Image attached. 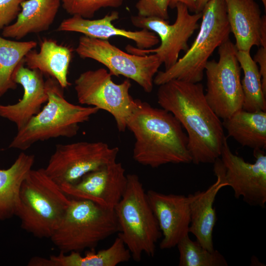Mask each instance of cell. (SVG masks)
<instances>
[{
  "mask_svg": "<svg viewBox=\"0 0 266 266\" xmlns=\"http://www.w3.org/2000/svg\"><path fill=\"white\" fill-rule=\"evenodd\" d=\"M127 177L126 190L114 211L119 227L118 236L138 262L143 254L155 255L162 235L139 177L133 173Z\"/></svg>",
  "mask_w": 266,
  "mask_h": 266,
  "instance_id": "6",
  "label": "cell"
},
{
  "mask_svg": "<svg viewBox=\"0 0 266 266\" xmlns=\"http://www.w3.org/2000/svg\"><path fill=\"white\" fill-rule=\"evenodd\" d=\"M71 56L72 50L69 47L44 38L40 42L39 51L30 50L24 58V62L28 68L54 78L65 89L70 85L67 73Z\"/></svg>",
  "mask_w": 266,
  "mask_h": 266,
  "instance_id": "22",
  "label": "cell"
},
{
  "mask_svg": "<svg viewBox=\"0 0 266 266\" xmlns=\"http://www.w3.org/2000/svg\"><path fill=\"white\" fill-rule=\"evenodd\" d=\"M111 77L104 68L86 70L75 80L74 90L80 104L108 112L114 117L118 130L124 132L137 99L130 94L129 79L116 84Z\"/></svg>",
  "mask_w": 266,
  "mask_h": 266,
  "instance_id": "8",
  "label": "cell"
},
{
  "mask_svg": "<svg viewBox=\"0 0 266 266\" xmlns=\"http://www.w3.org/2000/svg\"><path fill=\"white\" fill-rule=\"evenodd\" d=\"M179 266H227L224 256L218 250L210 251L197 240L193 241L189 234L177 244Z\"/></svg>",
  "mask_w": 266,
  "mask_h": 266,
  "instance_id": "27",
  "label": "cell"
},
{
  "mask_svg": "<svg viewBox=\"0 0 266 266\" xmlns=\"http://www.w3.org/2000/svg\"><path fill=\"white\" fill-rule=\"evenodd\" d=\"M75 51L81 58L91 59L105 66L112 76L133 80L148 93L153 89L154 78L162 64L156 54L126 53L108 40L85 35L79 37Z\"/></svg>",
  "mask_w": 266,
  "mask_h": 266,
  "instance_id": "10",
  "label": "cell"
},
{
  "mask_svg": "<svg viewBox=\"0 0 266 266\" xmlns=\"http://www.w3.org/2000/svg\"><path fill=\"white\" fill-rule=\"evenodd\" d=\"M228 135L243 146L264 150L266 147V111L241 109L223 120Z\"/></svg>",
  "mask_w": 266,
  "mask_h": 266,
  "instance_id": "24",
  "label": "cell"
},
{
  "mask_svg": "<svg viewBox=\"0 0 266 266\" xmlns=\"http://www.w3.org/2000/svg\"><path fill=\"white\" fill-rule=\"evenodd\" d=\"M254 163L233 154L225 140L221 154L213 164L214 173L220 174L233 191L250 206L265 208L266 203V155L262 149L254 150Z\"/></svg>",
  "mask_w": 266,
  "mask_h": 266,
  "instance_id": "13",
  "label": "cell"
},
{
  "mask_svg": "<svg viewBox=\"0 0 266 266\" xmlns=\"http://www.w3.org/2000/svg\"><path fill=\"white\" fill-rule=\"evenodd\" d=\"M132 258L129 250L118 236L107 248L96 252L90 249L82 256L79 252L69 254L61 252L49 258L33 257L28 262L30 266H116L130 261Z\"/></svg>",
  "mask_w": 266,
  "mask_h": 266,
  "instance_id": "20",
  "label": "cell"
},
{
  "mask_svg": "<svg viewBox=\"0 0 266 266\" xmlns=\"http://www.w3.org/2000/svg\"><path fill=\"white\" fill-rule=\"evenodd\" d=\"M70 201L44 168L32 169L22 182L15 216L25 231L37 238H50Z\"/></svg>",
  "mask_w": 266,
  "mask_h": 266,
  "instance_id": "4",
  "label": "cell"
},
{
  "mask_svg": "<svg viewBox=\"0 0 266 266\" xmlns=\"http://www.w3.org/2000/svg\"><path fill=\"white\" fill-rule=\"evenodd\" d=\"M237 58L243 72L241 80L243 93L242 109L249 112L266 111V94L263 89L257 63L251 57L250 51H237Z\"/></svg>",
  "mask_w": 266,
  "mask_h": 266,
  "instance_id": "25",
  "label": "cell"
},
{
  "mask_svg": "<svg viewBox=\"0 0 266 266\" xmlns=\"http://www.w3.org/2000/svg\"><path fill=\"white\" fill-rule=\"evenodd\" d=\"M34 161L33 155L21 152L10 167L0 168V221L15 215L22 182Z\"/></svg>",
  "mask_w": 266,
  "mask_h": 266,
  "instance_id": "23",
  "label": "cell"
},
{
  "mask_svg": "<svg viewBox=\"0 0 266 266\" xmlns=\"http://www.w3.org/2000/svg\"><path fill=\"white\" fill-rule=\"evenodd\" d=\"M25 0H0V31L16 20Z\"/></svg>",
  "mask_w": 266,
  "mask_h": 266,
  "instance_id": "30",
  "label": "cell"
},
{
  "mask_svg": "<svg viewBox=\"0 0 266 266\" xmlns=\"http://www.w3.org/2000/svg\"><path fill=\"white\" fill-rule=\"evenodd\" d=\"M266 10V0H261Z\"/></svg>",
  "mask_w": 266,
  "mask_h": 266,
  "instance_id": "34",
  "label": "cell"
},
{
  "mask_svg": "<svg viewBox=\"0 0 266 266\" xmlns=\"http://www.w3.org/2000/svg\"><path fill=\"white\" fill-rule=\"evenodd\" d=\"M13 79L23 88L22 98L13 104H0V117L14 123L18 131L39 113L47 101L48 95L43 74L26 67L24 59L15 70Z\"/></svg>",
  "mask_w": 266,
  "mask_h": 266,
  "instance_id": "16",
  "label": "cell"
},
{
  "mask_svg": "<svg viewBox=\"0 0 266 266\" xmlns=\"http://www.w3.org/2000/svg\"><path fill=\"white\" fill-rule=\"evenodd\" d=\"M157 97L161 108L186 130L192 163H213L220 157L227 138L222 122L208 104L200 82L171 80L159 86Z\"/></svg>",
  "mask_w": 266,
  "mask_h": 266,
  "instance_id": "1",
  "label": "cell"
},
{
  "mask_svg": "<svg viewBox=\"0 0 266 266\" xmlns=\"http://www.w3.org/2000/svg\"><path fill=\"white\" fill-rule=\"evenodd\" d=\"M176 18L174 23L170 24L166 20L156 17L133 16L131 22L133 26L153 32L158 36L160 45L155 49H141L128 45L127 51L138 55L156 54L165 69L173 66L179 59L180 52H185L189 46L188 41L196 30L199 28V21L202 13L190 14L188 7L184 4H177Z\"/></svg>",
  "mask_w": 266,
  "mask_h": 266,
  "instance_id": "11",
  "label": "cell"
},
{
  "mask_svg": "<svg viewBox=\"0 0 266 266\" xmlns=\"http://www.w3.org/2000/svg\"><path fill=\"white\" fill-rule=\"evenodd\" d=\"M211 0H196L195 13H201L205 5Z\"/></svg>",
  "mask_w": 266,
  "mask_h": 266,
  "instance_id": "33",
  "label": "cell"
},
{
  "mask_svg": "<svg viewBox=\"0 0 266 266\" xmlns=\"http://www.w3.org/2000/svg\"><path fill=\"white\" fill-rule=\"evenodd\" d=\"M127 177L121 163L116 161L91 171L72 184L61 185L72 199L92 201L114 210L127 187Z\"/></svg>",
  "mask_w": 266,
  "mask_h": 266,
  "instance_id": "14",
  "label": "cell"
},
{
  "mask_svg": "<svg viewBox=\"0 0 266 266\" xmlns=\"http://www.w3.org/2000/svg\"><path fill=\"white\" fill-rule=\"evenodd\" d=\"M45 84L48 95L46 105L17 131L9 148L25 151L38 141L73 137L77 134L80 124L88 122L99 111L94 106L69 102L64 97V89L54 78L49 76Z\"/></svg>",
  "mask_w": 266,
  "mask_h": 266,
  "instance_id": "3",
  "label": "cell"
},
{
  "mask_svg": "<svg viewBox=\"0 0 266 266\" xmlns=\"http://www.w3.org/2000/svg\"><path fill=\"white\" fill-rule=\"evenodd\" d=\"M61 4L60 0H25L15 21L2 30V36L18 40L29 34L47 31Z\"/></svg>",
  "mask_w": 266,
  "mask_h": 266,
  "instance_id": "21",
  "label": "cell"
},
{
  "mask_svg": "<svg viewBox=\"0 0 266 266\" xmlns=\"http://www.w3.org/2000/svg\"><path fill=\"white\" fill-rule=\"evenodd\" d=\"M146 195L163 236L160 248L168 249L176 246L189 233L191 215L188 196L165 194L153 190L147 191Z\"/></svg>",
  "mask_w": 266,
  "mask_h": 266,
  "instance_id": "15",
  "label": "cell"
},
{
  "mask_svg": "<svg viewBox=\"0 0 266 266\" xmlns=\"http://www.w3.org/2000/svg\"><path fill=\"white\" fill-rule=\"evenodd\" d=\"M214 174L217 177L216 181L206 190L198 191L188 195L191 215L189 233L195 236L202 247L210 251L215 250L213 233L217 220L214 203L219 191L228 186L220 174Z\"/></svg>",
  "mask_w": 266,
  "mask_h": 266,
  "instance_id": "19",
  "label": "cell"
},
{
  "mask_svg": "<svg viewBox=\"0 0 266 266\" xmlns=\"http://www.w3.org/2000/svg\"><path fill=\"white\" fill-rule=\"evenodd\" d=\"M237 51L234 44L229 39L218 47V61H208L205 67V97L213 111L223 120L242 109L243 93Z\"/></svg>",
  "mask_w": 266,
  "mask_h": 266,
  "instance_id": "9",
  "label": "cell"
},
{
  "mask_svg": "<svg viewBox=\"0 0 266 266\" xmlns=\"http://www.w3.org/2000/svg\"><path fill=\"white\" fill-rule=\"evenodd\" d=\"M260 47L253 59L260 66L259 69L262 79L263 89L266 94V47Z\"/></svg>",
  "mask_w": 266,
  "mask_h": 266,
  "instance_id": "31",
  "label": "cell"
},
{
  "mask_svg": "<svg viewBox=\"0 0 266 266\" xmlns=\"http://www.w3.org/2000/svg\"><path fill=\"white\" fill-rule=\"evenodd\" d=\"M119 151L100 141L58 144L44 169L60 186L72 184L89 172L116 161Z\"/></svg>",
  "mask_w": 266,
  "mask_h": 266,
  "instance_id": "12",
  "label": "cell"
},
{
  "mask_svg": "<svg viewBox=\"0 0 266 266\" xmlns=\"http://www.w3.org/2000/svg\"><path fill=\"white\" fill-rule=\"evenodd\" d=\"M196 0H169L168 7L171 9L175 8L177 3L185 4L190 12L195 13L196 9Z\"/></svg>",
  "mask_w": 266,
  "mask_h": 266,
  "instance_id": "32",
  "label": "cell"
},
{
  "mask_svg": "<svg viewBox=\"0 0 266 266\" xmlns=\"http://www.w3.org/2000/svg\"><path fill=\"white\" fill-rule=\"evenodd\" d=\"M198 33L185 54L171 67L159 71L154 84L159 86L171 80L200 82L205 66L214 50L229 39L231 33L225 0H211L202 11Z\"/></svg>",
  "mask_w": 266,
  "mask_h": 266,
  "instance_id": "5",
  "label": "cell"
},
{
  "mask_svg": "<svg viewBox=\"0 0 266 266\" xmlns=\"http://www.w3.org/2000/svg\"><path fill=\"white\" fill-rule=\"evenodd\" d=\"M231 32L237 51H250L254 46L266 47V17L254 0H225Z\"/></svg>",
  "mask_w": 266,
  "mask_h": 266,
  "instance_id": "17",
  "label": "cell"
},
{
  "mask_svg": "<svg viewBox=\"0 0 266 266\" xmlns=\"http://www.w3.org/2000/svg\"><path fill=\"white\" fill-rule=\"evenodd\" d=\"M169 0H139L135 5L138 15L144 17H156L166 20Z\"/></svg>",
  "mask_w": 266,
  "mask_h": 266,
  "instance_id": "29",
  "label": "cell"
},
{
  "mask_svg": "<svg viewBox=\"0 0 266 266\" xmlns=\"http://www.w3.org/2000/svg\"><path fill=\"white\" fill-rule=\"evenodd\" d=\"M36 45L34 41L11 40L0 36V97L17 88L13 79L14 71L27 53Z\"/></svg>",
  "mask_w": 266,
  "mask_h": 266,
  "instance_id": "26",
  "label": "cell"
},
{
  "mask_svg": "<svg viewBox=\"0 0 266 266\" xmlns=\"http://www.w3.org/2000/svg\"><path fill=\"white\" fill-rule=\"evenodd\" d=\"M70 199L60 225L50 238L61 252L95 249L101 241L119 232L114 210L90 200Z\"/></svg>",
  "mask_w": 266,
  "mask_h": 266,
  "instance_id": "7",
  "label": "cell"
},
{
  "mask_svg": "<svg viewBox=\"0 0 266 266\" xmlns=\"http://www.w3.org/2000/svg\"><path fill=\"white\" fill-rule=\"evenodd\" d=\"M64 9L71 16L92 18L96 12L106 7L121 6L123 0H60Z\"/></svg>",
  "mask_w": 266,
  "mask_h": 266,
  "instance_id": "28",
  "label": "cell"
},
{
  "mask_svg": "<svg viewBox=\"0 0 266 266\" xmlns=\"http://www.w3.org/2000/svg\"><path fill=\"white\" fill-rule=\"evenodd\" d=\"M127 128L134 136L133 158L137 163L156 168L192 162L187 134L176 118L165 109L137 99Z\"/></svg>",
  "mask_w": 266,
  "mask_h": 266,
  "instance_id": "2",
  "label": "cell"
},
{
  "mask_svg": "<svg viewBox=\"0 0 266 266\" xmlns=\"http://www.w3.org/2000/svg\"><path fill=\"white\" fill-rule=\"evenodd\" d=\"M119 17V13L116 11H113L100 19L94 20L73 15L63 20L57 31L79 33L104 40L113 36H122L134 41L136 48L141 49H149L160 42L157 35L146 29L132 31L116 28L112 23Z\"/></svg>",
  "mask_w": 266,
  "mask_h": 266,
  "instance_id": "18",
  "label": "cell"
}]
</instances>
